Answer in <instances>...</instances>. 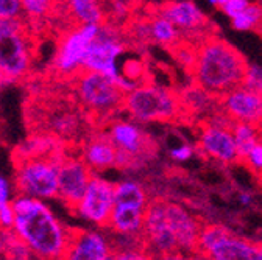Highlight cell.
Returning a JSON list of instances; mask_svg holds the SVG:
<instances>
[{
    "label": "cell",
    "mask_w": 262,
    "mask_h": 260,
    "mask_svg": "<svg viewBox=\"0 0 262 260\" xmlns=\"http://www.w3.org/2000/svg\"><path fill=\"white\" fill-rule=\"evenodd\" d=\"M244 164L257 176H262V139L242 157Z\"/></svg>",
    "instance_id": "27"
},
{
    "label": "cell",
    "mask_w": 262,
    "mask_h": 260,
    "mask_svg": "<svg viewBox=\"0 0 262 260\" xmlns=\"http://www.w3.org/2000/svg\"><path fill=\"white\" fill-rule=\"evenodd\" d=\"M231 131H233V136H234V140L241 154V160L262 139V126H257L253 123L233 122Z\"/></svg>",
    "instance_id": "22"
},
{
    "label": "cell",
    "mask_w": 262,
    "mask_h": 260,
    "mask_svg": "<svg viewBox=\"0 0 262 260\" xmlns=\"http://www.w3.org/2000/svg\"><path fill=\"white\" fill-rule=\"evenodd\" d=\"M114 197H116V203H131L144 207H147L150 203L148 193L144 188V185L133 179H125L117 182L114 188Z\"/></svg>",
    "instance_id": "23"
},
{
    "label": "cell",
    "mask_w": 262,
    "mask_h": 260,
    "mask_svg": "<svg viewBox=\"0 0 262 260\" xmlns=\"http://www.w3.org/2000/svg\"><path fill=\"white\" fill-rule=\"evenodd\" d=\"M7 239H8V231L0 229V260H4V257H5Z\"/></svg>",
    "instance_id": "36"
},
{
    "label": "cell",
    "mask_w": 262,
    "mask_h": 260,
    "mask_svg": "<svg viewBox=\"0 0 262 260\" xmlns=\"http://www.w3.org/2000/svg\"><path fill=\"white\" fill-rule=\"evenodd\" d=\"M114 188L116 184L111 181L102 178L100 175H92L86 192L72 212L94 226L106 227L116 203Z\"/></svg>",
    "instance_id": "11"
},
{
    "label": "cell",
    "mask_w": 262,
    "mask_h": 260,
    "mask_svg": "<svg viewBox=\"0 0 262 260\" xmlns=\"http://www.w3.org/2000/svg\"><path fill=\"white\" fill-rule=\"evenodd\" d=\"M105 131L117 148V167L120 169L136 167L155 153L151 137L135 120L111 119Z\"/></svg>",
    "instance_id": "7"
},
{
    "label": "cell",
    "mask_w": 262,
    "mask_h": 260,
    "mask_svg": "<svg viewBox=\"0 0 262 260\" xmlns=\"http://www.w3.org/2000/svg\"><path fill=\"white\" fill-rule=\"evenodd\" d=\"M226 2H228V0H209V4H211V5H214V7H215V8H219V10H220Z\"/></svg>",
    "instance_id": "39"
},
{
    "label": "cell",
    "mask_w": 262,
    "mask_h": 260,
    "mask_svg": "<svg viewBox=\"0 0 262 260\" xmlns=\"http://www.w3.org/2000/svg\"><path fill=\"white\" fill-rule=\"evenodd\" d=\"M113 252V240L102 231L77 229L61 260H106Z\"/></svg>",
    "instance_id": "15"
},
{
    "label": "cell",
    "mask_w": 262,
    "mask_h": 260,
    "mask_svg": "<svg viewBox=\"0 0 262 260\" xmlns=\"http://www.w3.org/2000/svg\"><path fill=\"white\" fill-rule=\"evenodd\" d=\"M164 209H166V217L172 234L177 240L178 251L186 252H196V245H199V237L202 231L200 218L193 215L187 207L164 200Z\"/></svg>",
    "instance_id": "14"
},
{
    "label": "cell",
    "mask_w": 262,
    "mask_h": 260,
    "mask_svg": "<svg viewBox=\"0 0 262 260\" xmlns=\"http://www.w3.org/2000/svg\"><path fill=\"white\" fill-rule=\"evenodd\" d=\"M106 260H117V258H116V255H114V252H113V254H111V255H110Z\"/></svg>",
    "instance_id": "40"
},
{
    "label": "cell",
    "mask_w": 262,
    "mask_h": 260,
    "mask_svg": "<svg viewBox=\"0 0 262 260\" xmlns=\"http://www.w3.org/2000/svg\"><path fill=\"white\" fill-rule=\"evenodd\" d=\"M80 156L94 175H100L102 172L117 167V148L106 131L89 136L81 147Z\"/></svg>",
    "instance_id": "17"
},
{
    "label": "cell",
    "mask_w": 262,
    "mask_h": 260,
    "mask_svg": "<svg viewBox=\"0 0 262 260\" xmlns=\"http://www.w3.org/2000/svg\"><path fill=\"white\" fill-rule=\"evenodd\" d=\"M33 258H36V257L31 252V249L13 231H8L4 260H33Z\"/></svg>",
    "instance_id": "26"
},
{
    "label": "cell",
    "mask_w": 262,
    "mask_h": 260,
    "mask_svg": "<svg viewBox=\"0 0 262 260\" xmlns=\"http://www.w3.org/2000/svg\"><path fill=\"white\" fill-rule=\"evenodd\" d=\"M147 207L131 203H114L108 226L116 235H142Z\"/></svg>",
    "instance_id": "19"
},
{
    "label": "cell",
    "mask_w": 262,
    "mask_h": 260,
    "mask_svg": "<svg viewBox=\"0 0 262 260\" xmlns=\"http://www.w3.org/2000/svg\"><path fill=\"white\" fill-rule=\"evenodd\" d=\"M58 7L64 10L74 25L103 23L106 8L102 0H58Z\"/></svg>",
    "instance_id": "21"
},
{
    "label": "cell",
    "mask_w": 262,
    "mask_h": 260,
    "mask_svg": "<svg viewBox=\"0 0 262 260\" xmlns=\"http://www.w3.org/2000/svg\"><path fill=\"white\" fill-rule=\"evenodd\" d=\"M159 16L169 19L181 33L202 36L208 28V17L192 0H172L164 2L156 11Z\"/></svg>",
    "instance_id": "16"
},
{
    "label": "cell",
    "mask_w": 262,
    "mask_h": 260,
    "mask_svg": "<svg viewBox=\"0 0 262 260\" xmlns=\"http://www.w3.org/2000/svg\"><path fill=\"white\" fill-rule=\"evenodd\" d=\"M242 86L262 93V67L257 64H248Z\"/></svg>",
    "instance_id": "28"
},
{
    "label": "cell",
    "mask_w": 262,
    "mask_h": 260,
    "mask_svg": "<svg viewBox=\"0 0 262 260\" xmlns=\"http://www.w3.org/2000/svg\"><path fill=\"white\" fill-rule=\"evenodd\" d=\"M16 193L17 192L14 184H11V181L7 176L0 175V206L13 203Z\"/></svg>",
    "instance_id": "31"
},
{
    "label": "cell",
    "mask_w": 262,
    "mask_h": 260,
    "mask_svg": "<svg viewBox=\"0 0 262 260\" xmlns=\"http://www.w3.org/2000/svg\"><path fill=\"white\" fill-rule=\"evenodd\" d=\"M239 201H241V204L248 206V204H251L253 197H251V195H250L248 192H241V193H239Z\"/></svg>",
    "instance_id": "37"
},
{
    "label": "cell",
    "mask_w": 262,
    "mask_h": 260,
    "mask_svg": "<svg viewBox=\"0 0 262 260\" xmlns=\"http://www.w3.org/2000/svg\"><path fill=\"white\" fill-rule=\"evenodd\" d=\"M102 23L74 25L66 30L52 61V69L62 78H75L84 67V59L92 39L97 36Z\"/></svg>",
    "instance_id": "8"
},
{
    "label": "cell",
    "mask_w": 262,
    "mask_h": 260,
    "mask_svg": "<svg viewBox=\"0 0 262 260\" xmlns=\"http://www.w3.org/2000/svg\"><path fill=\"white\" fill-rule=\"evenodd\" d=\"M13 232L31 249L38 260H61L74 229L66 226L44 200L16 193Z\"/></svg>",
    "instance_id": "1"
},
{
    "label": "cell",
    "mask_w": 262,
    "mask_h": 260,
    "mask_svg": "<svg viewBox=\"0 0 262 260\" xmlns=\"http://www.w3.org/2000/svg\"><path fill=\"white\" fill-rule=\"evenodd\" d=\"M122 111L138 123L177 122L186 114L180 93L156 84H139L126 92Z\"/></svg>",
    "instance_id": "4"
},
{
    "label": "cell",
    "mask_w": 262,
    "mask_h": 260,
    "mask_svg": "<svg viewBox=\"0 0 262 260\" xmlns=\"http://www.w3.org/2000/svg\"><path fill=\"white\" fill-rule=\"evenodd\" d=\"M248 5H250V0H228V2L220 8V11L225 16H228L229 19H233L241 11H244Z\"/></svg>",
    "instance_id": "33"
},
{
    "label": "cell",
    "mask_w": 262,
    "mask_h": 260,
    "mask_svg": "<svg viewBox=\"0 0 262 260\" xmlns=\"http://www.w3.org/2000/svg\"><path fill=\"white\" fill-rule=\"evenodd\" d=\"M199 260H209V258L205 257V255H202V254H199Z\"/></svg>",
    "instance_id": "41"
},
{
    "label": "cell",
    "mask_w": 262,
    "mask_h": 260,
    "mask_svg": "<svg viewBox=\"0 0 262 260\" xmlns=\"http://www.w3.org/2000/svg\"><path fill=\"white\" fill-rule=\"evenodd\" d=\"M155 260H199V254L186 252V251H172V252L156 255Z\"/></svg>",
    "instance_id": "35"
},
{
    "label": "cell",
    "mask_w": 262,
    "mask_h": 260,
    "mask_svg": "<svg viewBox=\"0 0 262 260\" xmlns=\"http://www.w3.org/2000/svg\"><path fill=\"white\" fill-rule=\"evenodd\" d=\"M114 255L117 260H155V255L148 252L144 246L114 251Z\"/></svg>",
    "instance_id": "30"
},
{
    "label": "cell",
    "mask_w": 262,
    "mask_h": 260,
    "mask_svg": "<svg viewBox=\"0 0 262 260\" xmlns=\"http://www.w3.org/2000/svg\"><path fill=\"white\" fill-rule=\"evenodd\" d=\"M135 36L167 49H173L178 42L183 41L181 31L169 19L159 16L158 13L135 27Z\"/></svg>",
    "instance_id": "18"
},
{
    "label": "cell",
    "mask_w": 262,
    "mask_h": 260,
    "mask_svg": "<svg viewBox=\"0 0 262 260\" xmlns=\"http://www.w3.org/2000/svg\"><path fill=\"white\" fill-rule=\"evenodd\" d=\"M24 10L20 0H0V19H22Z\"/></svg>",
    "instance_id": "29"
},
{
    "label": "cell",
    "mask_w": 262,
    "mask_h": 260,
    "mask_svg": "<svg viewBox=\"0 0 262 260\" xmlns=\"http://www.w3.org/2000/svg\"><path fill=\"white\" fill-rule=\"evenodd\" d=\"M66 151L56 156H31L16 159L14 187L17 193L44 201L58 198V166Z\"/></svg>",
    "instance_id": "6"
},
{
    "label": "cell",
    "mask_w": 262,
    "mask_h": 260,
    "mask_svg": "<svg viewBox=\"0 0 262 260\" xmlns=\"http://www.w3.org/2000/svg\"><path fill=\"white\" fill-rule=\"evenodd\" d=\"M254 260H262V243H256V254Z\"/></svg>",
    "instance_id": "38"
},
{
    "label": "cell",
    "mask_w": 262,
    "mask_h": 260,
    "mask_svg": "<svg viewBox=\"0 0 262 260\" xmlns=\"http://www.w3.org/2000/svg\"><path fill=\"white\" fill-rule=\"evenodd\" d=\"M195 153V148L189 144H181L170 150V157L177 162H186L189 160Z\"/></svg>",
    "instance_id": "34"
},
{
    "label": "cell",
    "mask_w": 262,
    "mask_h": 260,
    "mask_svg": "<svg viewBox=\"0 0 262 260\" xmlns=\"http://www.w3.org/2000/svg\"><path fill=\"white\" fill-rule=\"evenodd\" d=\"M35 38L28 22L0 19V77L7 84L24 80L35 64Z\"/></svg>",
    "instance_id": "3"
},
{
    "label": "cell",
    "mask_w": 262,
    "mask_h": 260,
    "mask_svg": "<svg viewBox=\"0 0 262 260\" xmlns=\"http://www.w3.org/2000/svg\"><path fill=\"white\" fill-rule=\"evenodd\" d=\"M2 86H7V83L2 80V77H0V87H2Z\"/></svg>",
    "instance_id": "42"
},
{
    "label": "cell",
    "mask_w": 262,
    "mask_h": 260,
    "mask_svg": "<svg viewBox=\"0 0 262 260\" xmlns=\"http://www.w3.org/2000/svg\"><path fill=\"white\" fill-rule=\"evenodd\" d=\"M14 220H16V212L13 209V203L0 206V229L13 231Z\"/></svg>",
    "instance_id": "32"
},
{
    "label": "cell",
    "mask_w": 262,
    "mask_h": 260,
    "mask_svg": "<svg viewBox=\"0 0 262 260\" xmlns=\"http://www.w3.org/2000/svg\"><path fill=\"white\" fill-rule=\"evenodd\" d=\"M92 175V170L81 156L64 153L58 166V200L74 210L86 192Z\"/></svg>",
    "instance_id": "12"
},
{
    "label": "cell",
    "mask_w": 262,
    "mask_h": 260,
    "mask_svg": "<svg viewBox=\"0 0 262 260\" xmlns=\"http://www.w3.org/2000/svg\"><path fill=\"white\" fill-rule=\"evenodd\" d=\"M24 19L28 25H38L50 19L53 11L58 8V0H20Z\"/></svg>",
    "instance_id": "24"
},
{
    "label": "cell",
    "mask_w": 262,
    "mask_h": 260,
    "mask_svg": "<svg viewBox=\"0 0 262 260\" xmlns=\"http://www.w3.org/2000/svg\"><path fill=\"white\" fill-rule=\"evenodd\" d=\"M256 243L228 231L205 254L209 260H254Z\"/></svg>",
    "instance_id": "20"
},
{
    "label": "cell",
    "mask_w": 262,
    "mask_h": 260,
    "mask_svg": "<svg viewBox=\"0 0 262 260\" xmlns=\"http://www.w3.org/2000/svg\"><path fill=\"white\" fill-rule=\"evenodd\" d=\"M231 125L233 120L220 111L214 112L209 119L200 123L199 150L223 166H233L236 162H241Z\"/></svg>",
    "instance_id": "9"
},
{
    "label": "cell",
    "mask_w": 262,
    "mask_h": 260,
    "mask_svg": "<svg viewBox=\"0 0 262 260\" xmlns=\"http://www.w3.org/2000/svg\"><path fill=\"white\" fill-rule=\"evenodd\" d=\"M125 52V42L120 31L111 23H102L97 36L92 39L83 70H91L117 80L122 72L119 67V58Z\"/></svg>",
    "instance_id": "10"
},
{
    "label": "cell",
    "mask_w": 262,
    "mask_h": 260,
    "mask_svg": "<svg viewBox=\"0 0 262 260\" xmlns=\"http://www.w3.org/2000/svg\"><path fill=\"white\" fill-rule=\"evenodd\" d=\"M219 111L233 122L262 126V93L241 84L219 97Z\"/></svg>",
    "instance_id": "13"
},
{
    "label": "cell",
    "mask_w": 262,
    "mask_h": 260,
    "mask_svg": "<svg viewBox=\"0 0 262 260\" xmlns=\"http://www.w3.org/2000/svg\"><path fill=\"white\" fill-rule=\"evenodd\" d=\"M233 28L239 31H256L262 33V5L250 2V5L231 19Z\"/></svg>",
    "instance_id": "25"
},
{
    "label": "cell",
    "mask_w": 262,
    "mask_h": 260,
    "mask_svg": "<svg viewBox=\"0 0 262 260\" xmlns=\"http://www.w3.org/2000/svg\"><path fill=\"white\" fill-rule=\"evenodd\" d=\"M248 62L229 42L215 36H205L196 44L190 75L195 84L220 97L242 84Z\"/></svg>",
    "instance_id": "2"
},
{
    "label": "cell",
    "mask_w": 262,
    "mask_h": 260,
    "mask_svg": "<svg viewBox=\"0 0 262 260\" xmlns=\"http://www.w3.org/2000/svg\"><path fill=\"white\" fill-rule=\"evenodd\" d=\"M74 90L81 108L100 122H110L122 111L125 92L117 80L106 75L81 70L74 78Z\"/></svg>",
    "instance_id": "5"
}]
</instances>
